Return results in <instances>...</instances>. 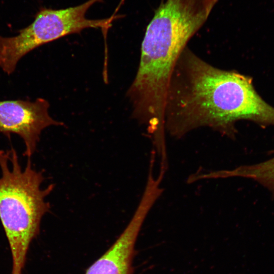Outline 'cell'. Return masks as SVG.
<instances>
[{
	"label": "cell",
	"mask_w": 274,
	"mask_h": 274,
	"mask_svg": "<svg viewBox=\"0 0 274 274\" xmlns=\"http://www.w3.org/2000/svg\"><path fill=\"white\" fill-rule=\"evenodd\" d=\"M242 120L274 125V108L257 93L251 78L215 67L186 47L168 86L166 133L180 139L197 128L208 127L235 139V124Z\"/></svg>",
	"instance_id": "cell-1"
},
{
	"label": "cell",
	"mask_w": 274,
	"mask_h": 274,
	"mask_svg": "<svg viewBox=\"0 0 274 274\" xmlns=\"http://www.w3.org/2000/svg\"><path fill=\"white\" fill-rule=\"evenodd\" d=\"M213 8L211 0H165L147 27L138 69L126 96L132 118L154 139L165 136V100L175 65Z\"/></svg>",
	"instance_id": "cell-2"
},
{
	"label": "cell",
	"mask_w": 274,
	"mask_h": 274,
	"mask_svg": "<svg viewBox=\"0 0 274 274\" xmlns=\"http://www.w3.org/2000/svg\"><path fill=\"white\" fill-rule=\"evenodd\" d=\"M0 220L12 255L11 274H22L32 241L40 233L43 217L50 209L46 198L54 188L42 189L43 173L32 168L27 158L23 169L12 147L0 150Z\"/></svg>",
	"instance_id": "cell-3"
},
{
	"label": "cell",
	"mask_w": 274,
	"mask_h": 274,
	"mask_svg": "<svg viewBox=\"0 0 274 274\" xmlns=\"http://www.w3.org/2000/svg\"><path fill=\"white\" fill-rule=\"evenodd\" d=\"M102 0H88L74 7L61 9L43 8L33 21L13 37L0 36V68L10 75L19 61L36 48L65 36L80 33L87 28L107 30L118 15L100 19L86 17L89 9Z\"/></svg>",
	"instance_id": "cell-4"
},
{
	"label": "cell",
	"mask_w": 274,
	"mask_h": 274,
	"mask_svg": "<svg viewBox=\"0 0 274 274\" xmlns=\"http://www.w3.org/2000/svg\"><path fill=\"white\" fill-rule=\"evenodd\" d=\"M49 107L48 101L41 97L33 101L0 100V133L19 135L25 145L23 155L30 158L36 151L43 130L64 125L51 116Z\"/></svg>",
	"instance_id": "cell-5"
},
{
	"label": "cell",
	"mask_w": 274,
	"mask_h": 274,
	"mask_svg": "<svg viewBox=\"0 0 274 274\" xmlns=\"http://www.w3.org/2000/svg\"><path fill=\"white\" fill-rule=\"evenodd\" d=\"M158 199L151 189L144 191L129 223L109 249L86 270L85 274H133L135 243L147 216Z\"/></svg>",
	"instance_id": "cell-6"
},
{
	"label": "cell",
	"mask_w": 274,
	"mask_h": 274,
	"mask_svg": "<svg viewBox=\"0 0 274 274\" xmlns=\"http://www.w3.org/2000/svg\"><path fill=\"white\" fill-rule=\"evenodd\" d=\"M274 153V152H273ZM219 179L241 177L253 180L274 193V156L259 163L219 170Z\"/></svg>",
	"instance_id": "cell-7"
}]
</instances>
